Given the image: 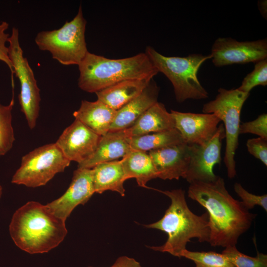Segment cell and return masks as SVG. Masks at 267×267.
Instances as JSON below:
<instances>
[{
	"mask_svg": "<svg viewBox=\"0 0 267 267\" xmlns=\"http://www.w3.org/2000/svg\"><path fill=\"white\" fill-rule=\"evenodd\" d=\"M224 138V127L221 124L215 134L206 143L188 145L190 160L184 178L187 182H210L218 178L219 176L215 174L214 168L221 163L222 140Z\"/></svg>",
	"mask_w": 267,
	"mask_h": 267,
	"instance_id": "30bf717a",
	"label": "cell"
},
{
	"mask_svg": "<svg viewBox=\"0 0 267 267\" xmlns=\"http://www.w3.org/2000/svg\"><path fill=\"white\" fill-rule=\"evenodd\" d=\"M175 128V121L164 104L158 101L147 109L131 127L124 130L128 137L138 136Z\"/></svg>",
	"mask_w": 267,
	"mask_h": 267,
	"instance_id": "ac0fdd59",
	"label": "cell"
},
{
	"mask_svg": "<svg viewBox=\"0 0 267 267\" xmlns=\"http://www.w3.org/2000/svg\"><path fill=\"white\" fill-rule=\"evenodd\" d=\"M9 24L5 21L0 23V60L4 62L8 67L11 72V83L12 88H14V80L13 75L14 74L12 65L8 56V48L6 45L8 42L9 35L5 33L8 29Z\"/></svg>",
	"mask_w": 267,
	"mask_h": 267,
	"instance_id": "4dcf8cb0",
	"label": "cell"
},
{
	"mask_svg": "<svg viewBox=\"0 0 267 267\" xmlns=\"http://www.w3.org/2000/svg\"><path fill=\"white\" fill-rule=\"evenodd\" d=\"M86 24L80 5L71 21H66L59 29L38 33L35 43L40 50L49 52L60 64L78 66L89 52L85 39Z\"/></svg>",
	"mask_w": 267,
	"mask_h": 267,
	"instance_id": "8992f818",
	"label": "cell"
},
{
	"mask_svg": "<svg viewBox=\"0 0 267 267\" xmlns=\"http://www.w3.org/2000/svg\"><path fill=\"white\" fill-rule=\"evenodd\" d=\"M110 267H141V266L134 259L127 256H122L119 257Z\"/></svg>",
	"mask_w": 267,
	"mask_h": 267,
	"instance_id": "1f68e13d",
	"label": "cell"
},
{
	"mask_svg": "<svg viewBox=\"0 0 267 267\" xmlns=\"http://www.w3.org/2000/svg\"><path fill=\"white\" fill-rule=\"evenodd\" d=\"M101 136L75 119L64 130L55 144L66 158L79 164L92 155Z\"/></svg>",
	"mask_w": 267,
	"mask_h": 267,
	"instance_id": "7c38bea8",
	"label": "cell"
},
{
	"mask_svg": "<svg viewBox=\"0 0 267 267\" xmlns=\"http://www.w3.org/2000/svg\"><path fill=\"white\" fill-rule=\"evenodd\" d=\"M212 62L216 67L233 64L256 63L267 59V39L240 42L231 38H219L211 49Z\"/></svg>",
	"mask_w": 267,
	"mask_h": 267,
	"instance_id": "8fae6325",
	"label": "cell"
},
{
	"mask_svg": "<svg viewBox=\"0 0 267 267\" xmlns=\"http://www.w3.org/2000/svg\"><path fill=\"white\" fill-rule=\"evenodd\" d=\"M91 169L95 193L111 190L125 196L124 182L126 180L121 160L102 163Z\"/></svg>",
	"mask_w": 267,
	"mask_h": 267,
	"instance_id": "44dd1931",
	"label": "cell"
},
{
	"mask_svg": "<svg viewBox=\"0 0 267 267\" xmlns=\"http://www.w3.org/2000/svg\"><path fill=\"white\" fill-rule=\"evenodd\" d=\"M10 236L20 249L30 254L46 253L65 237V222L46 206L29 201L14 213L9 224Z\"/></svg>",
	"mask_w": 267,
	"mask_h": 267,
	"instance_id": "7a4b0ae2",
	"label": "cell"
},
{
	"mask_svg": "<svg viewBox=\"0 0 267 267\" xmlns=\"http://www.w3.org/2000/svg\"><path fill=\"white\" fill-rule=\"evenodd\" d=\"M259 9L261 14L265 17L267 15V1L264 0L259 2Z\"/></svg>",
	"mask_w": 267,
	"mask_h": 267,
	"instance_id": "d6a6232c",
	"label": "cell"
},
{
	"mask_svg": "<svg viewBox=\"0 0 267 267\" xmlns=\"http://www.w3.org/2000/svg\"><path fill=\"white\" fill-rule=\"evenodd\" d=\"M70 162L55 143L44 145L22 157L11 182L29 187L44 185L55 175L64 172Z\"/></svg>",
	"mask_w": 267,
	"mask_h": 267,
	"instance_id": "ba28073f",
	"label": "cell"
},
{
	"mask_svg": "<svg viewBox=\"0 0 267 267\" xmlns=\"http://www.w3.org/2000/svg\"><path fill=\"white\" fill-rule=\"evenodd\" d=\"M188 187V196L204 207L209 216L210 237L213 247L236 245L239 237L251 227L257 216L228 192L224 179L195 181Z\"/></svg>",
	"mask_w": 267,
	"mask_h": 267,
	"instance_id": "6da1fadb",
	"label": "cell"
},
{
	"mask_svg": "<svg viewBox=\"0 0 267 267\" xmlns=\"http://www.w3.org/2000/svg\"><path fill=\"white\" fill-rule=\"evenodd\" d=\"M193 261L196 267H236L222 253L214 251H191L187 249L180 255Z\"/></svg>",
	"mask_w": 267,
	"mask_h": 267,
	"instance_id": "d4e9b609",
	"label": "cell"
},
{
	"mask_svg": "<svg viewBox=\"0 0 267 267\" xmlns=\"http://www.w3.org/2000/svg\"><path fill=\"white\" fill-rule=\"evenodd\" d=\"M127 139L132 149L144 152L184 143L180 133L175 128L152 134L127 137Z\"/></svg>",
	"mask_w": 267,
	"mask_h": 267,
	"instance_id": "603a6c76",
	"label": "cell"
},
{
	"mask_svg": "<svg viewBox=\"0 0 267 267\" xmlns=\"http://www.w3.org/2000/svg\"><path fill=\"white\" fill-rule=\"evenodd\" d=\"M236 267H267V255L258 252L255 257L240 252L236 245L225 247L222 252Z\"/></svg>",
	"mask_w": 267,
	"mask_h": 267,
	"instance_id": "484cf974",
	"label": "cell"
},
{
	"mask_svg": "<svg viewBox=\"0 0 267 267\" xmlns=\"http://www.w3.org/2000/svg\"><path fill=\"white\" fill-rule=\"evenodd\" d=\"M157 173L164 180L184 178L190 160L188 145L185 143L150 151L148 153Z\"/></svg>",
	"mask_w": 267,
	"mask_h": 267,
	"instance_id": "9a60e30c",
	"label": "cell"
},
{
	"mask_svg": "<svg viewBox=\"0 0 267 267\" xmlns=\"http://www.w3.org/2000/svg\"><path fill=\"white\" fill-rule=\"evenodd\" d=\"M159 191L170 199L171 204L160 220L144 226L165 232L168 238L163 245L149 248L180 258L191 239L197 238L201 243L208 242L210 228L208 213L197 215L192 212L188 206L185 192L182 189Z\"/></svg>",
	"mask_w": 267,
	"mask_h": 267,
	"instance_id": "3957f363",
	"label": "cell"
},
{
	"mask_svg": "<svg viewBox=\"0 0 267 267\" xmlns=\"http://www.w3.org/2000/svg\"><path fill=\"white\" fill-rule=\"evenodd\" d=\"M78 67V87L90 93L124 80L153 78L159 73L145 52L124 58L109 59L88 52Z\"/></svg>",
	"mask_w": 267,
	"mask_h": 267,
	"instance_id": "277c9868",
	"label": "cell"
},
{
	"mask_svg": "<svg viewBox=\"0 0 267 267\" xmlns=\"http://www.w3.org/2000/svg\"><path fill=\"white\" fill-rule=\"evenodd\" d=\"M94 193L92 169L78 168L74 172L66 192L46 205L55 215L65 222L77 206L86 204Z\"/></svg>",
	"mask_w": 267,
	"mask_h": 267,
	"instance_id": "4fadbf2b",
	"label": "cell"
},
{
	"mask_svg": "<svg viewBox=\"0 0 267 267\" xmlns=\"http://www.w3.org/2000/svg\"><path fill=\"white\" fill-rule=\"evenodd\" d=\"M214 100L203 105L202 112L214 114L223 122L226 139L223 161L228 178H233L236 175L234 156L238 146L240 114L250 93L223 88H220Z\"/></svg>",
	"mask_w": 267,
	"mask_h": 267,
	"instance_id": "52a82bcc",
	"label": "cell"
},
{
	"mask_svg": "<svg viewBox=\"0 0 267 267\" xmlns=\"http://www.w3.org/2000/svg\"><path fill=\"white\" fill-rule=\"evenodd\" d=\"M14 104L13 96L7 105L0 104V156L6 154L15 141L12 124V110Z\"/></svg>",
	"mask_w": 267,
	"mask_h": 267,
	"instance_id": "cb8c5ba5",
	"label": "cell"
},
{
	"mask_svg": "<svg viewBox=\"0 0 267 267\" xmlns=\"http://www.w3.org/2000/svg\"><path fill=\"white\" fill-rule=\"evenodd\" d=\"M234 190L238 196L241 199L244 206L249 211L256 206L261 207L267 211V195H257L249 192L242 185L236 182L234 185Z\"/></svg>",
	"mask_w": 267,
	"mask_h": 267,
	"instance_id": "83f0119b",
	"label": "cell"
},
{
	"mask_svg": "<svg viewBox=\"0 0 267 267\" xmlns=\"http://www.w3.org/2000/svg\"><path fill=\"white\" fill-rule=\"evenodd\" d=\"M153 79L123 81L96 92L97 100L117 111L139 95Z\"/></svg>",
	"mask_w": 267,
	"mask_h": 267,
	"instance_id": "ffe728a7",
	"label": "cell"
},
{
	"mask_svg": "<svg viewBox=\"0 0 267 267\" xmlns=\"http://www.w3.org/2000/svg\"><path fill=\"white\" fill-rule=\"evenodd\" d=\"M246 146L251 155L267 166V138L258 137L249 139Z\"/></svg>",
	"mask_w": 267,
	"mask_h": 267,
	"instance_id": "f546056e",
	"label": "cell"
},
{
	"mask_svg": "<svg viewBox=\"0 0 267 267\" xmlns=\"http://www.w3.org/2000/svg\"><path fill=\"white\" fill-rule=\"evenodd\" d=\"M127 137L124 130L108 132L101 136L92 155L78 168L92 169L99 164L123 158L132 150Z\"/></svg>",
	"mask_w": 267,
	"mask_h": 267,
	"instance_id": "e0dca14e",
	"label": "cell"
},
{
	"mask_svg": "<svg viewBox=\"0 0 267 267\" xmlns=\"http://www.w3.org/2000/svg\"><path fill=\"white\" fill-rule=\"evenodd\" d=\"M145 52L158 72L164 74L172 84L178 102L208 97V92L200 83L197 74L202 64L212 58L211 54L192 53L186 57L166 56L150 46L146 47Z\"/></svg>",
	"mask_w": 267,
	"mask_h": 267,
	"instance_id": "5b68a950",
	"label": "cell"
},
{
	"mask_svg": "<svg viewBox=\"0 0 267 267\" xmlns=\"http://www.w3.org/2000/svg\"><path fill=\"white\" fill-rule=\"evenodd\" d=\"M2 193V186L0 185V199L1 197Z\"/></svg>",
	"mask_w": 267,
	"mask_h": 267,
	"instance_id": "836d02e7",
	"label": "cell"
},
{
	"mask_svg": "<svg viewBox=\"0 0 267 267\" xmlns=\"http://www.w3.org/2000/svg\"><path fill=\"white\" fill-rule=\"evenodd\" d=\"M175 128L188 145L203 144L216 133L221 120L214 114L181 112L171 110Z\"/></svg>",
	"mask_w": 267,
	"mask_h": 267,
	"instance_id": "5bb4252c",
	"label": "cell"
},
{
	"mask_svg": "<svg viewBox=\"0 0 267 267\" xmlns=\"http://www.w3.org/2000/svg\"><path fill=\"white\" fill-rule=\"evenodd\" d=\"M159 88L153 79L137 96L116 111L109 132L127 129L158 102Z\"/></svg>",
	"mask_w": 267,
	"mask_h": 267,
	"instance_id": "2e32d148",
	"label": "cell"
},
{
	"mask_svg": "<svg viewBox=\"0 0 267 267\" xmlns=\"http://www.w3.org/2000/svg\"><path fill=\"white\" fill-rule=\"evenodd\" d=\"M116 111L103 102L82 100L80 108L73 113L77 119L100 136L109 131Z\"/></svg>",
	"mask_w": 267,
	"mask_h": 267,
	"instance_id": "d6986e66",
	"label": "cell"
},
{
	"mask_svg": "<svg viewBox=\"0 0 267 267\" xmlns=\"http://www.w3.org/2000/svg\"><path fill=\"white\" fill-rule=\"evenodd\" d=\"M267 85V59L256 63L254 70L244 78L237 89L250 93L254 87Z\"/></svg>",
	"mask_w": 267,
	"mask_h": 267,
	"instance_id": "4316f807",
	"label": "cell"
},
{
	"mask_svg": "<svg viewBox=\"0 0 267 267\" xmlns=\"http://www.w3.org/2000/svg\"><path fill=\"white\" fill-rule=\"evenodd\" d=\"M239 134H252L267 138V114L263 113L254 120L240 124Z\"/></svg>",
	"mask_w": 267,
	"mask_h": 267,
	"instance_id": "f1b7e54d",
	"label": "cell"
},
{
	"mask_svg": "<svg viewBox=\"0 0 267 267\" xmlns=\"http://www.w3.org/2000/svg\"><path fill=\"white\" fill-rule=\"evenodd\" d=\"M8 42V56L14 74L20 83L18 98L21 110L25 116L29 128L32 130L35 127L39 117L40 89L28 60L23 56L19 43V31L17 28H12Z\"/></svg>",
	"mask_w": 267,
	"mask_h": 267,
	"instance_id": "9c48e42d",
	"label": "cell"
},
{
	"mask_svg": "<svg viewBox=\"0 0 267 267\" xmlns=\"http://www.w3.org/2000/svg\"><path fill=\"white\" fill-rule=\"evenodd\" d=\"M126 180L134 178L139 186L147 187L157 175L150 156L146 152L132 150L121 160Z\"/></svg>",
	"mask_w": 267,
	"mask_h": 267,
	"instance_id": "7402d4cb",
	"label": "cell"
}]
</instances>
